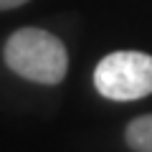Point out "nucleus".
I'll return each mask as SVG.
<instances>
[{"mask_svg": "<svg viewBox=\"0 0 152 152\" xmlns=\"http://www.w3.org/2000/svg\"><path fill=\"white\" fill-rule=\"evenodd\" d=\"M5 66L20 79L56 86L66 79L69 51L64 41L43 28H20L3 46Z\"/></svg>", "mask_w": 152, "mask_h": 152, "instance_id": "nucleus-1", "label": "nucleus"}, {"mask_svg": "<svg viewBox=\"0 0 152 152\" xmlns=\"http://www.w3.org/2000/svg\"><path fill=\"white\" fill-rule=\"evenodd\" d=\"M94 86L104 99L137 102L152 94V56L142 51H114L94 69Z\"/></svg>", "mask_w": 152, "mask_h": 152, "instance_id": "nucleus-2", "label": "nucleus"}, {"mask_svg": "<svg viewBox=\"0 0 152 152\" xmlns=\"http://www.w3.org/2000/svg\"><path fill=\"white\" fill-rule=\"evenodd\" d=\"M124 142L134 152H152V114H142L127 124Z\"/></svg>", "mask_w": 152, "mask_h": 152, "instance_id": "nucleus-3", "label": "nucleus"}, {"mask_svg": "<svg viewBox=\"0 0 152 152\" xmlns=\"http://www.w3.org/2000/svg\"><path fill=\"white\" fill-rule=\"evenodd\" d=\"M31 0H0V10H15V8H23Z\"/></svg>", "mask_w": 152, "mask_h": 152, "instance_id": "nucleus-4", "label": "nucleus"}]
</instances>
